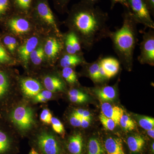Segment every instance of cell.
<instances>
[{
    "label": "cell",
    "mask_w": 154,
    "mask_h": 154,
    "mask_svg": "<svg viewBox=\"0 0 154 154\" xmlns=\"http://www.w3.org/2000/svg\"><path fill=\"white\" fill-rule=\"evenodd\" d=\"M109 16L99 6L84 1L73 6L67 23L79 39L82 47L90 51L94 45L110 36Z\"/></svg>",
    "instance_id": "6da1fadb"
},
{
    "label": "cell",
    "mask_w": 154,
    "mask_h": 154,
    "mask_svg": "<svg viewBox=\"0 0 154 154\" xmlns=\"http://www.w3.org/2000/svg\"><path fill=\"white\" fill-rule=\"evenodd\" d=\"M122 17V26L115 31H111L109 38L119 62L130 69L133 65L134 54L138 42V23L129 9L124 8Z\"/></svg>",
    "instance_id": "7a4b0ae2"
},
{
    "label": "cell",
    "mask_w": 154,
    "mask_h": 154,
    "mask_svg": "<svg viewBox=\"0 0 154 154\" xmlns=\"http://www.w3.org/2000/svg\"><path fill=\"white\" fill-rule=\"evenodd\" d=\"M0 118L8 121L22 134L29 132L36 124L33 109L25 104L18 105L9 111L5 110L0 112Z\"/></svg>",
    "instance_id": "3957f363"
},
{
    "label": "cell",
    "mask_w": 154,
    "mask_h": 154,
    "mask_svg": "<svg viewBox=\"0 0 154 154\" xmlns=\"http://www.w3.org/2000/svg\"><path fill=\"white\" fill-rule=\"evenodd\" d=\"M129 10L138 24L146 28L154 29V22L148 10L144 0H127Z\"/></svg>",
    "instance_id": "277c9868"
},
{
    "label": "cell",
    "mask_w": 154,
    "mask_h": 154,
    "mask_svg": "<svg viewBox=\"0 0 154 154\" xmlns=\"http://www.w3.org/2000/svg\"><path fill=\"white\" fill-rule=\"evenodd\" d=\"M36 144L43 154H61L60 145L52 133L47 130L42 131L37 134Z\"/></svg>",
    "instance_id": "5b68a950"
},
{
    "label": "cell",
    "mask_w": 154,
    "mask_h": 154,
    "mask_svg": "<svg viewBox=\"0 0 154 154\" xmlns=\"http://www.w3.org/2000/svg\"><path fill=\"white\" fill-rule=\"evenodd\" d=\"M140 54L137 59L140 63L154 65V31L149 29L145 32L140 43Z\"/></svg>",
    "instance_id": "8992f818"
},
{
    "label": "cell",
    "mask_w": 154,
    "mask_h": 154,
    "mask_svg": "<svg viewBox=\"0 0 154 154\" xmlns=\"http://www.w3.org/2000/svg\"><path fill=\"white\" fill-rule=\"evenodd\" d=\"M32 8L37 17L51 26L57 35H61L57 25L55 17L47 0H35L34 5H32Z\"/></svg>",
    "instance_id": "52a82bcc"
},
{
    "label": "cell",
    "mask_w": 154,
    "mask_h": 154,
    "mask_svg": "<svg viewBox=\"0 0 154 154\" xmlns=\"http://www.w3.org/2000/svg\"><path fill=\"white\" fill-rule=\"evenodd\" d=\"M11 97L8 76L4 71L0 70V112L8 107Z\"/></svg>",
    "instance_id": "ba28073f"
},
{
    "label": "cell",
    "mask_w": 154,
    "mask_h": 154,
    "mask_svg": "<svg viewBox=\"0 0 154 154\" xmlns=\"http://www.w3.org/2000/svg\"><path fill=\"white\" fill-rule=\"evenodd\" d=\"M10 130L4 120L0 118V154H8L13 146V139Z\"/></svg>",
    "instance_id": "9c48e42d"
},
{
    "label": "cell",
    "mask_w": 154,
    "mask_h": 154,
    "mask_svg": "<svg viewBox=\"0 0 154 154\" xmlns=\"http://www.w3.org/2000/svg\"><path fill=\"white\" fill-rule=\"evenodd\" d=\"M99 58V63L107 80L110 79L118 73L120 68L119 60L113 57H103L102 55Z\"/></svg>",
    "instance_id": "30bf717a"
},
{
    "label": "cell",
    "mask_w": 154,
    "mask_h": 154,
    "mask_svg": "<svg viewBox=\"0 0 154 154\" xmlns=\"http://www.w3.org/2000/svg\"><path fill=\"white\" fill-rule=\"evenodd\" d=\"M20 86L23 94L28 98H33L42 89L39 82L32 78H26L21 80Z\"/></svg>",
    "instance_id": "8fae6325"
},
{
    "label": "cell",
    "mask_w": 154,
    "mask_h": 154,
    "mask_svg": "<svg viewBox=\"0 0 154 154\" xmlns=\"http://www.w3.org/2000/svg\"><path fill=\"white\" fill-rule=\"evenodd\" d=\"M101 109L103 115L112 119L116 125H119L120 118L124 114L122 108L111 105L108 102H103L101 104Z\"/></svg>",
    "instance_id": "7c38bea8"
},
{
    "label": "cell",
    "mask_w": 154,
    "mask_h": 154,
    "mask_svg": "<svg viewBox=\"0 0 154 154\" xmlns=\"http://www.w3.org/2000/svg\"><path fill=\"white\" fill-rule=\"evenodd\" d=\"M63 44L60 38L50 37L45 45L44 52L48 58H55L63 49Z\"/></svg>",
    "instance_id": "4fadbf2b"
},
{
    "label": "cell",
    "mask_w": 154,
    "mask_h": 154,
    "mask_svg": "<svg viewBox=\"0 0 154 154\" xmlns=\"http://www.w3.org/2000/svg\"><path fill=\"white\" fill-rule=\"evenodd\" d=\"M38 42V38L36 36H32L19 47L18 51L19 55L25 64L28 63L30 54L36 49Z\"/></svg>",
    "instance_id": "5bb4252c"
},
{
    "label": "cell",
    "mask_w": 154,
    "mask_h": 154,
    "mask_svg": "<svg viewBox=\"0 0 154 154\" xmlns=\"http://www.w3.org/2000/svg\"><path fill=\"white\" fill-rule=\"evenodd\" d=\"M9 26L11 30L17 34L27 33L30 29L29 22L27 19L20 17H14L10 19Z\"/></svg>",
    "instance_id": "9a60e30c"
},
{
    "label": "cell",
    "mask_w": 154,
    "mask_h": 154,
    "mask_svg": "<svg viewBox=\"0 0 154 154\" xmlns=\"http://www.w3.org/2000/svg\"><path fill=\"white\" fill-rule=\"evenodd\" d=\"M46 90L52 93L62 92L65 89V85L62 80L56 76H47L43 80Z\"/></svg>",
    "instance_id": "2e32d148"
},
{
    "label": "cell",
    "mask_w": 154,
    "mask_h": 154,
    "mask_svg": "<svg viewBox=\"0 0 154 154\" xmlns=\"http://www.w3.org/2000/svg\"><path fill=\"white\" fill-rule=\"evenodd\" d=\"M94 94L102 102L113 101L116 96V89L112 86L99 87L93 89Z\"/></svg>",
    "instance_id": "e0dca14e"
},
{
    "label": "cell",
    "mask_w": 154,
    "mask_h": 154,
    "mask_svg": "<svg viewBox=\"0 0 154 154\" xmlns=\"http://www.w3.org/2000/svg\"><path fill=\"white\" fill-rule=\"evenodd\" d=\"M87 62L83 55L66 53L61 57L60 64L62 67H71L79 65H83Z\"/></svg>",
    "instance_id": "ac0fdd59"
},
{
    "label": "cell",
    "mask_w": 154,
    "mask_h": 154,
    "mask_svg": "<svg viewBox=\"0 0 154 154\" xmlns=\"http://www.w3.org/2000/svg\"><path fill=\"white\" fill-rule=\"evenodd\" d=\"M67 147L71 154H82L83 139L82 134L76 133L71 136L68 141Z\"/></svg>",
    "instance_id": "d6986e66"
},
{
    "label": "cell",
    "mask_w": 154,
    "mask_h": 154,
    "mask_svg": "<svg viewBox=\"0 0 154 154\" xmlns=\"http://www.w3.org/2000/svg\"><path fill=\"white\" fill-rule=\"evenodd\" d=\"M105 146L107 154H125L122 141L118 138H107Z\"/></svg>",
    "instance_id": "ffe728a7"
},
{
    "label": "cell",
    "mask_w": 154,
    "mask_h": 154,
    "mask_svg": "<svg viewBox=\"0 0 154 154\" xmlns=\"http://www.w3.org/2000/svg\"><path fill=\"white\" fill-rule=\"evenodd\" d=\"M87 68L88 75L91 79L95 83H102L103 82L99 72V59L91 63L86 62L84 64Z\"/></svg>",
    "instance_id": "44dd1931"
},
{
    "label": "cell",
    "mask_w": 154,
    "mask_h": 154,
    "mask_svg": "<svg viewBox=\"0 0 154 154\" xmlns=\"http://www.w3.org/2000/svg\"><path fill=\"white\" fill-rule=\"evenodd\" d=\"M145 141L143 138L139 135H134L127 139V144L130 150L134 153H138L143 148Z\"/></svg>",
    "instance_id": "7402d4cb"
},
{
    "label": "cell",
    "mask_w": 154,
    "mask_h": 154,
    "mask_svg": "<svg viewBox=\"0 0 154 154\" xmlns=\"http://www.w3.org/2000/svg\"><path fill=\"white\" fill-rule=\"evenodd\" d=\"M14 8L22 12H29L32 9L33 0H11Z\"/></svg>",
    "instance_id": "603a6c76"
},
{
    "label": "cell",
    "mask_w": 154,
    "mask_h": 154,
    "mask_svg": "<svg viewBox=\"0 0 154 154\" xmlns=\"http://www.w3.org/2000/svg\"><path fill=\"white\" fill-rule=\"evenodd\" d=\"M88 154H104V149L98 139L92 138L89 140Z\"/></svg>",
    "instance_id": "cb8c5ba5"
},
{
    "label": "cell",
    "mask_w": 154,
    "mask_h": 154,
    "mask_svg": "<svg viewBox=\"0 0 154 154\" xmlns=\"http://www.w3.org/2000/svg\"><path fill=\"white\" fill-rule=\"evenodd\" d=\"M62 75L64 79L69 84L75 85L78 82L77 75L72 68H63L62 71Z\"/></svg>",
    "instance_id": "d4e9b609"
},
{
    "label": "cell",
    "mask_w": 154,
    "mask_h": 154,
    "mask_svg": "<svg viewBox=\"0 0 154 154\" xmlns=\"http://www.w3.org/2000/svg\"><path fill=\"white\" fill-rule=\"evenodd\" d=\"M65 37L69 39L77 53L79 55H83L82 45L75 33L70 30L69 32L67 33Z\"/></svg>",
    "instance_id": "484cf974"
},
{
    "label": "cell",
    "mask_w": 154,
    "mask_h": 154,
    "mask_svg": "<svg viewBox=\"0 0 154 154\" xmlns=\"http://www.w3.org/2000/svg\"><path fill=\"white\" fill-rule=\"evenodd\" d=\"M137 120L139 124L144 129L149 130L154 128V119L144 116H138Z\"/></svg>",
    "instance_id": "4316f807"
},
{
    "label": "cell",
    "mask_w": 154,
    "mask_h": 154,
    "mask_svg": "<svg viewBox=\"0 0 154 154\" xmlns=\"http://www.w3.org/2000/svg\"><path fill=\"white\" fill-rule=\"evenodd\" d=\"M119 125L123 129L128 131H131L136 128L134 121L128 115L124 114L120 118Z\"/></svg>",
    "instance_id": "83f0119b"
},
{
    "label": "cell",
    "mask_w": 154,
    "mask_h": 154,
    "mask_svg": "<svg viewBox=\"0 0 154 154\" xmlns=\"http://www.w3.org/2000/svg\"><path fill=\"white\" fill-rule=\"evenodd\" d=\"M44 48L42 47L36 48L30 54V59L34 65H38L43 61L44 57Z\"/></svg>",
    "instance_id": "f1b7e54d"
},
{
    "label": "cell",
    "mask_w": 154,
    "mask_h": 154,
    "mask_svg": "<svg viewBox=\"0 0 154 154\" xmlns=\"http://www.w3.org/2000/svg\"><path fill=\"white\" fill-rule=\"evenodd\" d=\"M53 94L52 92L44 90L42 91L33 98V101L35 103H46L52 99Z\"/></svg>",
    "instance_id": "f546056e"
},
{
    "label": "cell",
    "mask_w": 154,
    "mask_h": 154,
    "mask_svg": "<svg viewBox=\"0 0 154 154\" xmlns=\"http://www.w3.org/2000/svg\"><path fill=\"white\" fill-rule=\"evenodd\" d=\"M53 129L58 134L60 135L62 137L65 135V131L63 125L59 119L56 117H52L51 118V123Z\"/></svg>",
    "instance_id": "4dcf8cb0"
},
{
    "label": "cell",
    "mask_w": 154,
    "mask_h": 154,
    "mask_svg": "<svg viewBox=\"0 0 154 154\" xmlns=\"http://www.w3.org/2000/svg\"><path fill=\"white\" fill-rule=\"evenodd\" d=\"M99 119L103 127L107 130L113 131L116 125L111 119L107 118L101 113L99 116Z\"/></svg>",
    "instance_id": "1f68e13d"
},
{
    "label": "cell",
    "mask_w": 154,
    "mask_h": 154,
    "mask_svg": "<svg viewBox=\"0 0 154 154\" xmlns=\"http://www.w3.org/2000/svg\"><path fill=\"white\" fill-rule=\"evenodd\" d=\"M4 42L10 52L13 53L17 48V42L16 38L13 36H8L5 37Z\"/></svg>",
    "instance_id": "d6a6232c"
},
{
    "label": "cell",
    "mask_w": 154,
    "mask_h": 154,
    "mask_svg": "<svg viewBox=\"0 0 154 154\" xmlns=\"http://www.w3.org/2000/svg\"><path fill=\"white\" fill-rule=\"evenodd\" d=\"M52 117V114L50 111L46 108L42 110L40 115V120L45 124H51Z\"/></svg>",
    "instance_id": "836d02e7"
},
{
    "label": "cell",
    "mask_w": 154,
    "mask_h": 154,
    "mask_svg": "<svg viewBox=\"0 0 154 154\" xmlns=\"http://www.w3.org/2000/svg\"><path fill=\"white\" fill-rule=\"evenodd\" d=\"M12 5L11 0H0V16L5 15L10 11Z\"/></svg>",
    "instance_id": "e575fe53"
},
{
    "label": "cell",
    "mask_w": 154,
    "mask_h": 154,
    "mask_svg": "<svg viewBox=\"0 0 154 154\" xmlns=\"http://www.w3.org/2000/svg\"><path fill=\"white\" fill-rule=\"evenodd\" d=\"M57 8L61 12L67 11V5L70 0H54Z\"/></svg>",
    "instance_id": "d590c367"
},
{
    "label": "cell",
    "mask_w": 154,
    "mask_h": 154,
    "mask_svg": "<svg viewBox=\"0 0 154 154\" xmlns=\"http://www.w3.org/2000/svg\"><path fill=\"white\" fill-rule=\"evenodd\" d=\"M10 60L11 57L2 45L0 44V63H7L10 62Z\"/></svg>",
    "instance_id": "8d00e7d4"
},
{
    "label": "cell",
    "mask_w": 154,
    "mask_h": 154,
    "mask_svg": "<svg viewBox=\"0 0 154 154\" xmlns=\"http://www.w3.org/2000/svg\"><path fill=\"white\" fill-rule=\"evenodd\" d=\"M69 99L73 103L80 104L87 102L88 100V96L87 94L84 96L77 97H69Z\"/></svg>",
    "instance_id": "74e56055"
},
{
    "label": "cell",
    "mask_w": 154,
    "mask_h": 154,
    "mask_svg": "<svg viewBox=\"0 0 154 154\" xmlns=\"http://www.w3.org/2000/svg\"><path fill=\"white\" fill-rule=\"evenodd\" d=\"M69 122L72 126L74 127H81V121L79 119L75 117L74 116L70 114L69 116Z\"/></svg>",
    "instance_id": "f35d334b"
},
{
    "label": "cell",
    "mask_w": 154,
    "mask_h": 154,
    "mask_svg": "<svg viewBox=\"0 0 154 154\" xmlns=\"http://www.w3.org/2000/svg\"><path fill=\"white\" fill-rule=\"evenodd\" d=\"M110 1L111 2V6H110L111 10L114 8V6L117 3L121 4L125 8L129 9V6H128L127 0H110Z\"/></svg>",
    "instance_id": "ab89813d"
},
{
    "label": "cell",
    "mask_w": 154,
    "mask_h": 154,
    "mask_svg": "<svg viewBox=\"0 0 154 154\" xmlns=\"http://www.w3.org/2000/svg\"><path fill=\"white\" fill-rule=\"evenodd\" d=\"M148 10L151 16H154V0H144Z\"/></svg>",
    "instance_id": "60d3db41"
},
{
    "label": "cell",
    "mask_w": 154,
    "mask_h": 154,
    "mask_svg": "<svg viewBox=\"0 0 154 154\" xmlns=\"http://www.w3.org/2000/svg\"><path fill=\"white\" fill-rule=\"evenodd\" d=\"M91 117L88 118H84L82 119L81 120V127L82 128H88L91 123Z\"/></svg>",
    "instance_id": "b9f144b4"
},
{
    "label": "cell",
    "mask_w": 154,
    "mask_h": 154,
    "mask_svg": "<svg viewBox=\"0 0 154 154\" xmlns=\"http://www.w3.org/2000/svg\"><path fill=\"white\" fill-rule=\"evenodd\" d=\"M91 117V113L88 110H84L82 115V118Z\"/></svg>",
    "instance_id": "7bdbcfd3"
},
{
    "label": "cell",
    "mask_w": 154,
    "mask_h": 154,
    "mask_svg": "<svg viewBox=\"0 0 154 154\" xmlns=\"http://www.w3.org/2000/svg\"><path fill=\"white\" fill-rule=\"evenodd\" d=\"M147 133L149 136L150 137L154 139V129L149 130L147 131Z\"/></svg>",
    "instance_id": "ee69618b"
},
{
    "label": "cell",
    "mask_w": 154,
    "mask_h": 154,
    "mask_svg": "<svg viewBox=\"0 0 154 154\" xmlns=\"http://www.w3.org/2000/svg\"><path fill=\"white\" fill-rule=\"evenodd\" d=\"M87 2L91 4V5H96V4H97L100 0H84Z\"/></svg>",
    "instance_id": "f6af8a7d"
},
{
    "label": "cell",
    "mask_w": 154,
    "mask_h": 154,
    "mask_svg": "<svg viewBox=\"0 0 154 154\" xmlns=\"http://www.w3.org/2000/svg\"><path fill=\"white\" fill-rule=\"evenodd\" d=\"M29 154H40L38 153V152L36 151V150L35 149L33 148L31 149L30 150V152H29Z\"/></svg>",
    "instance_id": "bcb514c9"
},
{
    "label": "cell",
    "mask_w": 154,
    "mask_h": 154,
    "mask_svg": "<svg viewBox=\"0 0 154 154\" xmlns=\"http://www.w3.org/2000/svg\"><path fill=\"white\" fill-rule=\"evenodd\" d=\"M154 143H152V146H151L152 151V152H154Z\"/></svg>",
    "instance_id": "7dc6e473"
}]
</instances>
